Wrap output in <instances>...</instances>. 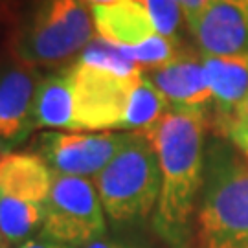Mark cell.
I'll list each match as a JSON object with an SVG mask.
<instances>
[{
    "label": "cell",
    "mask_w": 248,
    "mask_h": 248,
    "mask_svg": "<svg viewBox=\"0 0 248 248\" xmlns=\"http://www.w3.org/2000/svg\"><path fill=\"white\" fill-rule=\"evenodd\" d=\"M187 28L202 55L248 52V0H210Z\"/></svg>",
    "instance_id": "obj_9"
},
{
    "label": "cell",
    "mask_w": 248,
    "mask_h": 248,
    "mask_svg": "<svg viewBox=\"0 0 248 248\" xmlns=\"http://www.w3.org/2000/svg\"><path fill=\"white\" fill-rule=\"evenodd\" d=\"M0 248H9V243L0 235Z\"/></svg>",
    "instance_id": "obj_26"
},
{
    "label": "cell",
    "mask_w": 248,
    "mask_h": 248,
    "mask_svg": "<svg viewBox=\"0 0 248 248\" xmlns=\"http://www.w3.org/2000/svg\"><path fill=\"white\" fill-rule=\"evenodd\" d=\"M105 230V210L96 184L85 177L53 173L41 232L59 243L83 248L103 237Z\"/></svg>",
    "instance_id": "obj_5"
},
{
    "label": "cell",
    "mask_w": 248,
    "mask_h": 248,
    "mask_svg": "<svg viewBox=\"0 0 248 248\" xmlns=\"http://www.w3.org/2000/svg\"><path fill=\"white\" fill-rule=\"evenodd\" d=\"M107 217L116 224L142 221L156 208L160 164L156 151L140 133L94 177Z\"/></svg>",
    "instance_id": "obj_3"
},
{
    "label": "cell",
    "mask_w": 248,
    "mask_h": 248,
    "mask_svg": "<svg viewBox=\"0 0 248 248\" xmlns=\"http://www.w3.org/2000/svg\"><path fill=\"white\" fill-rule=\"evenodd\" d=\"M217 120H226L248 96V52L202 55Z\"/></svg>",
    "instance_id": "obj_13"
},
{
    "label": "cell",
    "mask_w": 248,
    "mask_h": 248,
    "mask_svg": "<svg viewBox=\"0 0 248 248\" xmlns=\"http://www.w3.org/2000/svg\"><path fill=\"white\" fill-rule=\"evenodd\" d=\"M136 2H140L149 13L156 33L178 41V31L182 28V22L186 20L178 0H136Z\"/></svg>",
    "instance_id": "obj_18"
},
{
    "label": "cell",
    "mask_w": 248,
    "mask_h": 248,
    "mask_svg": "<svg viewBox=\"0 0 248 248\" xmlns=\"http://www.w3.org/2000/svg\"><path fill=\"white\" fill-rule=\"evenodd\" d=\"M215 129L228 138V142L241 153V156L248 162V124L237 120H219L215 122Z\"/></svg>",
    "instance_id": "obj_19"
},
{
    "label": "cell",
    "mask_w": 248,
    "mask_h": 248,
    "mask_svg": "<svg viewBox=\"0 0 248 248\" xmlns=\"http://www.w3.org/2000/svg\"><path fill=\"white\" fill-rule=\"evenodd\" d=\"M53 173L37 153H6L0 158V195L18 202L46 204Z\"/></svg>",
    "instance_id": "obj_11"
},
{
    "label": "cell",
    "mask_w": 248,
    "mask_h": 248,
    "mask_svg": "<svg viewBox=\"0 0 248 248\" xmlns=\"http://www.w3.org/2000/svg\"><path fill=\"white\" fill-rule=\"evenodd\" d=\"M208 2H210V0H178L180 8L184 11V18H186L187 26L201 15V11L208 6Z\"/></svg>",
    "instance_id": "obj_21"
},
{
    "label": "cell",
    "mask_w": 248,
    "mask_h": 248,
    "mask_svg": "<svg viewBox=\"0 0 248 248\" xmlns=\"http://www.w3.org/2000/svg\"><path fill=\"white\" fill-rule=\"evenodd\" d=\"M33 66L18 64L0 72V142L20 143L33 129V99L39 85Z\"/></svg>",
    "instance_id": "obj_10"
},
{
    "label": "cell",
    "mask_w": 248,
    "mask_h": 248,
    "mask_svg": "<svg viewBox=\"0 0 248 248\" xmlns=\"http://www.w3.org/2000/svg\"><path fill=\"white\" fill-rule=\"evenodd\" d=\"M193 248H248V162L221 143L204 164Z\"/></svg>",
    "instance_id": "obj_2"
},
{
    "label": "cell",
    "mask_w": 248,
    "mask_h": 248,
    "mask_svg": "<svg viewBox=\"0 0 248 248\" xmlns=\"http://www.w3.org/2000/svg\"><path fill=\"white\" fill-rule=\"evenodd\" d=\"M85 4H89V6H96V4H112L116 0H83Z\"/></svg>",
    "instance_id": "obj_24"
},
{
    "label": "cell",
    "mask_w": 248,
    "mask_h": 248,
    "mask_svg": "<svg viewBox=\"0 0 248 248\" xmlns=\"http://www.w3.org/2000/svg\"><path fill=\"white\" fill-rule=\"evenodd\" d=\"M143 74L164 94L171 108L206 112V108L213 105L202 53L180 50L175 59Z\"/></svg>",
    "instance_id": "obj_8"
},
{
    "label": "cell",
    "mask_w": 248,
    "mask_h": 248,
    "mask_svg": "<svg viewBox=\"0 0 248 248\" xmlns=\"http://www.w3.org/2000/svg\"><path fill=\"white\" fill-rule=\"evenodd\" d=\"M94 30L99 39L116 46H134L156 33L149 13L136 0L90 6Z\"/></svg>",
    "instance_id": "obj_12"
},
{
    "label": "cell",
    "mask_w": 248,
    "mask_h": 248,
    "mask_svg": "<svg viewBox=\"0 0 248 248\" xmlns=\"http://www.w3.org/2000/svg\"><path fill=\"white\" fill-rule=\"evenodd\" d=\"M169 108L171 105L164 98V94L151 83L145 74H142L134 87L129 107H127L124 131L142 133L145 129H149L153 124H156Z\"/></svg>",
    "instance_id": "obj_15"
},
{
    "label": "cell",
    "mask_w": 248,
    "mask_h": 248,
    "mask_svg": "<svg viewBox=\"0 0 248 248\" xmlns=\"http://www.w3.org/2000/svg\"><path fill=\"white\" fill-rule=\"evenodd\" d=\"M94 20L83 0H41L15 37V53L26 66L70 59L94 41Z\"/></svg>",
    "instance_id": "obj_4"
},
{
    "label": "cell",
    "mask_w": 248,
    "mask_h": 248,
    "mask_svg": "<svg viewBox=\"0 0 248 248\" xmlns=\"http://www.w3.org/2000/svg\"><path fill=\"white\" fill-rule=\"evenodd\" d=\"M140 134L155 147L160 164V195L153 230L168 248H193L197 199L206 164V112L169 108Z\"/></svg>",
    "instance_id": "obj_1"
},
{
    "label": "cell",
    "mask_w": 248,
    "mask_h": 248,
    "mask_svg": "<svg viewBox=\"0 0 248 248\" xmlns=\"http://www.w3.org/2000/svg\"><path fill=\"white\" fill-rule=\"evenodd\" d=\"M18 248H78V247L59 243V241L52 239V237H48V235H45V233L41 232V233H37L33 237L26 239L24 243H20Z\"/></svg>",
    "instance_id": "obj_20"
},
{
    "label": "cell",
    "mask_w": 248,
    "mask_h": 248,
    "mask_svg": "<svg viewBox=\"0 0 248 248\" xmlns=\"http://www.w3.org/2000/svg\"><path fill=\"white\" fill-rule=\"evenodd\" d=\"M133 134L129 131H45L37 136L35 147L52 173L89 178L101 173Z\"/></svg>",
    "instance_id": "obj_7"
},
{
    "label": "cell",
    "mask_w": 248,
    "mask_h": 248,
    "mask_svg": "<svg viewBox=\"0 0 248 248\" xmlns=\"http://www.w3.org/2000/svg\"><path fill=\"white\" fill-rule=\"evenodd\" d=\"M87 64L92 66H98L103 70H108L118 76H136V74H142V68L136 64L134 61H131L125 52L116 45H110L103 39H99L98 35L94 37V41L90 43L83 52H81L79 59Z\"/></svg>",
    "instance_id": "obj_16"
},
{
    "label": "cell",
    "mask_w": 248,
    "mask_h": 248,
    "mask_svg": "<svg viewBox=\"0 0 248 248\" xmlns=\"http://www.w3.org/2000/svg\"><path fill=\"white\" fill-rule=\"evenodd\" d=\"M68 72L74 89L76 131H124L127 107L143 72L125 78L83 61H76Z\"/></svg>",
    "instance_id": "obj_6"
},
{
    "label": "cell",
    "mask_w": 248,
    "mask_h": 248,
    "mask_svg": "<svg viewBox=\"0 0 248 248\" xmlns=\"http://www.w3.org/2000/svg\"><path fill=\"white\" fill-rule=\"evenodd\" d=\"M6 149H8V145H6L4 142H0V158L6 155Z\"/></svg>",
    "instance_id": "obj_25"
},
{
    "label": "cell",
    "mask_w": 248,
    "mask_h": 248,
    "mask_svg": "<svg viewBox=\"0 0 248 248\" xmlns=\"http://www.w3.org/2000/svg\"><path fill=\"white\" fill-rule=\"evenodd\" d=\"M33 129L76 131L74 89L68 68L41 78L33 99Z\"/></svg>",
    "instance_id": "obj_14"
},
{
    "label": "cell",
    "mask_w": 248,
    "mask_h": 248,
    "mask_svg": "<svg viewBox=\"0 0 248 248\" xmlns=\"http://www.w3.org/2000/svg\"><path fill=\"white\" fill-rule=\"evenodd\" d=\"M125 52V55L134 61L143 72H149L153 68H158L162 64L169 62L177 57L178 41L168 39V37L155 33L153 37L145 39L143 43L134 46H120Z\"/></svg>",
    "instance_id": "obj_17"
},
{
    "label": "cell",
    "mask_w": 248,
    "mask_h": 248,
    "mask_svg": "<svg viewBox=\"0 0 248 248\" xmlns=\"http://www.w3.org/2000/svg\"><path fill=\"white\" fill-rule=\"evenodd\" d=\"M83 248H136L133 247V245H127V243H124V241H116V239H108V237H98L96 241H92V243H89L87 247Z\"/></svg>",
    "instance_id": "obj_22"
},
{
    "label": "cell",
    "mask_w": 248,
    "mask_h": 248,
    "mask_svg": "<svg viewBox=\"0 0 248 248\" xmlns=\"http://www.w3.org/2000/svg\"><path fill=\"white\" fill-rule=\"evenodd\" d=\"M232 120H237V122H245V124H248V96L243 101H241V105L233 110V114L230 116ZM228 120V118H226ZM219 122V120H217Z\"/></svg>",
    "instance_id": "obj_23"
}]
</instances>
